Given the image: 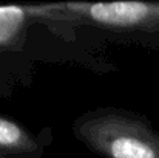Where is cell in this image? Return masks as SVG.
Here are the masks:
<instances>
[{"instance_id": "obj_2", "label": "cell", "mask_w": 159, "mask_h": 158, "mask_svg": "<svg viewBox=\"0 0 159 158\" xmlns=\"http://www.w3.org/2000/svg\"><path fill=\"white\" fill-rule=\"evenodd\" d=\"M30 8L33 17L79 19L108 30L159 31V3L152 2H60Z\"/></svg>"}, {"instance_id": "obj_4", "label": "cell", "mask_w": 159, "mask_h": 158, "mask_svg": "<svg viewBox=\"0 0 159 158\" xmlns=\"http://www.w3.org/2000/svg\"><path fill=\"white\" fill-rule=\"evenodd\" d=\"M33 19L30 6H0V48H17Z\"/></svg>"}, {"instance_id": "obj_1", "label": "cell", "mask_w": 159, "mask_h": 158, "mask_svg": "<svg viewBox=\"0 0 159 158\" xmlns=\"http://www.w3.org/2000/svg\"><path fill=\"white\" fill-rule=\"evenodd\" d=\"M73 133L102 158H159V130L142 115L120 107H99L73 122Z\"/></svg>"}, {"instance_id": "obj_3", "label": "cell", "mask_w": 159, "mask_h": 158, "mask_svg": "<svg viewBox=\"0 0 159 158\" xmlns=\"http://www.w3.org/2000/svg\"><path fill=\"white\" fill-rule=\"evenodd\" d=\"M43 144L20 122L0 115V158H40Z\"/></svg>"}]
</instances>
